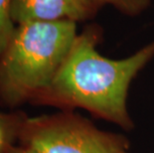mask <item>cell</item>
<instances>
[{
    "label": "cell",
    "mask_w": 154,
    "mask_h": 153,
    "mask_svg": "<svg viewBox=\"0 0 154 153\" xmlns=\"http://www.w3.org/2000/svg\"><path fill=\"white\" fill-rule=\"evenodd\" d=\"M18 144L39 153H131L123 134L101 130L75 110L27 116Z\"/></svg>",
    "instance_id": "obj_3"
},
{
    "label": "cell",
    "mask_w": 154,
    "mask_h": 153,
    "mask_svg": "<svg viewBox=\"0 0 154 153\" xmlns=\"http://www.w3.org/2000/svg\"><path fill=\"white\" fill-rule=\"evenodd\" d=\"M99 9L110 5L121 13L128 16H137L150 5V0H91Z\"/></svg>",
    "instance_id": "obj_6"
},
{
    "label": "cell",
    "mask_w": 154,
    "mask_h": 153,
    "mask_svg": "<svg viewBox=\"0 0 154 153\" xmlns=\"http://www.w3.org/2000/svg\"><path fill=\"white\" fill-rule=\"evenodd\" d=\"M27 116L21 110L4 112L0 107V153H11L18 144L22 125Z\"/></svg>",
    "instance_id": "obj_5"
},
{
    "label": "cell",
    "mask_w": 154,
    "mask_h": 153,
    "mask_svg": "<svg viewBox=\"0 0 154 153\" xmlns=\"http://www.w3.org/2000/svg\"><path fill=\"white\" fill-rule=\"evenodd\" d=\"M100 40L101 30L94 25L78 34L52 82L29 103L60 110L85 109L130 131L134 122L127 109L129 87L154 57V41L131 56L112 60L97 52Z\"/></svg>",
    "instance_id": "obj_1"
},
{
    "label": "cell",
    "mask_w": 154,
    "mask_h": 153,
    "mask_svg": "<svg viewBox=\"0 0 154 153\" xmlns=\"http://www.w3.org/2000/svg\"><path fill=\"white\" fill-rule=\"evenodd\" d=\"M97 8L91 0H11L10 15L15 25L28 22L85 21Z\"/></svg>",
    "instance_id": "obj_4"
},
{
    "label": "cell",
    "mask_w": 154,
    "mask_h": 153,
    "mask_svg": "<svg viewBox=\"0 0 154 153\" xmlns=\"http://www.w3.org/2000/svg\"><path fill=\"white\" fill-rule=\"evenodd\" d=\"M70 20L28 22L16 28L0 55V107L14 110L43 90L77 37Z\"/></svg>",
    "instance_id": "obj_2"
},
{
    "label": "cell",
    "mask_w": 154,
    "mask_h": 153,
    "mask_svg": "<svg viewBox=\"0 0 154 153\" xmlns=\"http://www.w3.org/2000/svg\"><path fill=\"white\" fill-rule=\"evenodd\" d=\"M11 153H39V152L35 151V150H33V149H31L29 147H26V146L17 144L14 148L12 149Z\"/></svg>",
    "instance_id": "obj_8"
},
{
    "label": "cell",
    "mask_w": 154,
    "mask_h": 153,
    "mask_svg": "<svg viewBox=\"0 0 154 153\" xmlns=\"http://www.w3.org/2000/svg\"><path fill=\"white\" fill-rule=\"evenodd\" d=\"M10 5L11 0H0V55L16 28L10 15Z\"/></svg>",
    "instance_id": "obj_7"
}]
</instances>
